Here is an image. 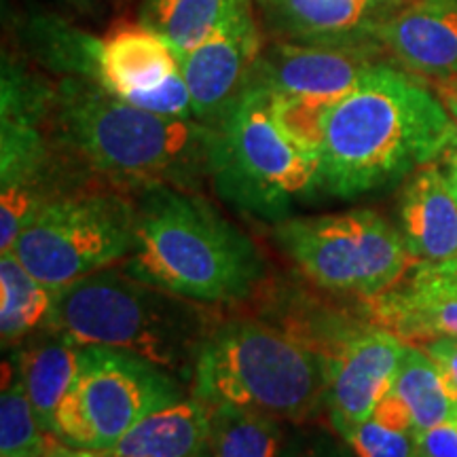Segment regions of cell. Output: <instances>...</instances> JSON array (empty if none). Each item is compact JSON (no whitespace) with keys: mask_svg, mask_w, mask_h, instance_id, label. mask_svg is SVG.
Returning a JSON list of instances; mask_svg holds the SVG:
<instances>
[{"mask_svg":"<svg viewBox=\"0 0 457 457\" xmlns=\"http://www.w3.org/2000/svg\"><path fill=\"white\" fill-rule=\"evenodd\" d=\"M45 128L57 159L81 185L197 191L210 179L212 125L148 112L89 79L54 81Z\"/></svg>","mask_w":457,"mask_h":457,"instance_id":"cell-1","label":"cell"},{"mask_svg":"<svg viewBox=\"0 0 457 457\" xmlns=\"http://www.w3.org/2000/svg\"><path fill=\"white\" fill-rule=\"evenodd\" d=\"M457 142V125L432 85L386 62L330 108L318 155L328 195L353 199L407 179Z\"/></svg>","mask_w":457,"mask_h":457,"instance_id":"cell-2","label":"cell"},{"mask_svg":"<svg viewBox=\"0 0 457 457\" xmlns=\"http://www.w3.org/2000/svg\"><path fill=\"white\" fill-rule=\"evenodd\" d=\"M131 195L136 242L125 271L202 305H231L254 293L265 276L259 248L208 199L176 187Z\"/></svg>","mask_w":457,"mask_h":457,"instance_id":"cell-3","label":"cell"},{"mask_svg":"<svg viewBox=\"0 0 457 457\" xmlns=\"http://www.w3.org/2000/svg\"><path fill=\"white\" fill-rule=\"evenodd\" d=\"M214 327L208 305L112 265L57 290L47 330L81 347L138 353L171 375L191 379L197 353Z\"/></svg>","mask_w":457,"mask_h":457,"instance_id":"cell-4","label":"cell"},{"mask_svg":"<svg viewBox=\"0 0 457 457\" xmlns=\"http://www.w3.org/2000/svg\"><path fill=\"white\" fill-rule=\"evenodd\" d=\"M327 360L299 335L256 320H231L204 341L191 396L210 409L233 407L303 421L327 396Z\"/></svg>","mask_w":457,"mask_h":457,"instance_id":"cell-5","label":"cell"},{"mask_svg":"<svg viewBox=\"0 0 457 457\" xmlns=\"http://www.w3.org/2000/svg\"><path fill=\"white\" fill-rule=\"evenodd\" d=\"M212 128L210 180L242 212L279 222L296 199L320 188L318 162L282 129L262 85L250 83Z\"/></svg>","mask_w":457,"mask_h":457,"instance_id":"cell-6","label":"cell"},{"mask_svg":"<svg viewBox=\"0 0 457 457\" xmlns=\"http://www.w3.org/2000/svg\"><path fill=\"white\" fill-rule=\"evenodd\" d=\"M134 242V195L108 187H85L45 204L11 253L34 278L60 290L117 262L121 265Z\"/></svg>","mask_w":457,"mask_h":457,"instance_id":"cell-7","label":"cell"},{"mask_svg":"<svg viewBox=\"0 0 457 457\" xmlns=\"http://www.w3.org/2000/svg\"><path fill=\"white\" fill-rule=\"evenodd\" d=\"M273 236L320 288L362 299L390 290L417 262L403 233L373 210L284 219Z\"/></svg>","mask_w":457,"mask_h":457,"instance_id":"cell-8","label":"cell"},{"mask_svg":"<svg viewBox=\"0 0 457 457\" xmlns=\"http://www.w3.org/2000/svg\"><path fill=\"white\" fill-rule=\"evenodd\" d=\"M180 398L185 390L176 375L138 353L83 347L77 379L55 411L54 436L106 453L146 415Z\"/></svg>","mask_w":457,"mask_h":457,"instance_id":"cell-9","label":"cell"},{"mask_svg":"<svg viewBox=\"0 0 457 457\" xmlns=\"http://www.w3.org/2000/svg\"><path fill=\"white\" fill-rule=\"evenodd\" d=\"M262 47V28L253 3L199 47L179 54L180 72L193 102V119L205 125L220 121L253 83Z\"/></svg>","mask_w":457,"mask_h":457,"instance_id":"cell-10","label":"cell"},{"mask_svg":"<svg viewBox=\"0 0 457 457\" xmlns=\"http://www.w3.org/2000/svg\"><path fill=\"white\" fill-rule=\"evenodd\" d=\"M386 55L375 41L312 45L273 41L262 47L253 83L278 96L339 102Z\"/></svg>","mask_w":457,"mask_h":457,"instance_id":"cell-11","label":"cell"},{"mask_svg":"<svg viewBox=\"0 0 457 457\" xmlns=\"http://www.w3.org/2000/svg\"><path fill=\"white\" fill-rule=\"evenodd\" d=\"M404 345L390 330L370 324L335 347L327 360V403L337 432L373 417L377 403L392 392Z\"/></svg>","mask_w":457,"mask_h":457,"instance_id":"cell-12","label":"cell"},{"mask_svg":"<svg viewBox=\"0 0 457 457\" xmlns=\"http://www.w3.org/2000/svg\"><path fill=\"white\" fill-rule=\"evenodd\" d=\"M370 37L403 71L426 81L457 74V0H415L375 20Z\"/></svg>","mask_w":457,"mask_h":457,"instance_id":"cell-13","label":"cell"},{"mask_svg":"<svg viewBox=\"0 0 457 457\" xmlns=\"http://www.w3.org/2000/svg\"><path fill=\"white\" fill-rule=\"evenodd\" d=\"M180 72L179 51L146 21H121L100 38L96 83L131 102Z\"/></svg>","mask_w":457,"mask_h":457,"instance_id":"cell-14","label":"cell"},{"mask_svg":"<svg viewBox=\"0 0 457 457\" xmlns=\"http://www.w3.org/2000/svg\"><path fill=\"white\" fill-rule=\"evenodd\" d=\"M261 28L278 41L345 45L370 37L373 0H253Z\"/></svg>","mask_w":457,"mask_h":457,"instance_id":"cell-15","label":"cell"},{"mask_svg":"<svg viewBox=\"0 0 457 457\" xmlns=\"http://www.w3.org/2000/svg\"><path fill=\"white\" fill-rule=\"evenodd\" d=\"M369 322L420 345L436 337H457V293L421 276L415 267L386 293L364 299Z\"/></svg>","mask_w":457,"mask_h":457,"instance_id":"cell-16","label":"cell"},{"mask_svg":"<svg viewBox=\"0 0 457 457\" xmlns=\"http://www.w3.org/2000/svg\"><path fill=\"white\" fill-rule=\"evenodd\" d=\"M400 233L417 262L457 256V202L441 165H424L409 176L400 195Z\"/></svg>","mask_w":457,"mask_h":457,"instance_id":"cell-17","label":"cell"},{"mask_svg":"<svg viewBox=\"0 0 457 457\" xmlns=\"http://www.w3.org/2000/svg\"><path fill=\"white\" fill-rule=\"evenodd\" d=\"M212 409L185 396L146 415L106 453L117 457H210Z\"/></svg>","mask_w":457,"mask_h":457,"instance_id":"cell-18","label":"cell"},{"mask_svg":"<svg viewBox=\"0 0 457 457\" xmlns=\"http://www.w3.org/2000/svg\"><path fill=\"white\" fill-rule=\"evenodd\" d=\"M81 353V345L62 335L49 333L47 339L34 341L15 356L13 367L24 384L26 396L41 426L51 436H54L55 411L79 375Z\"/></svg>","mask_w":457,"mask_h":457,"instance_id":"cell-19","label":"cell"},{"mask_svg":"<svg viewBox=\"0 0 457 457\" xmlns=\"http://www.w3.org/2000/svg\"><path fill=\"white\" fill-rule=\"evenodd\" d=\"M24 49L47 71L60 77L96 81V55L100 38L71 21L49 13H30L20 26Z\"/></svg>","mask_w":457,"mask_h":457,"instance_id":"cell-20","label":"cell"},{"mask_svg":"<svg viewBox=\"0 0 457 457\" xmlns=\"http://www.w3.org/2000/svg\"><path fill=\"white\" fill-rule=\"evenodd\" d=\"M55 293L34 278L13 253L0 254V337L4 347L47 330Z\"/></svg>","mask_w":457,"mask_h":457,"instance_id":"cell-21","label":"cell"},{"mask_svg":"<svg viewBox=\"0 0 457 457\" xmlns=\"http://www.w3.org/2000/svg\"><path fill=\"white\" fill-rule=\"evenodd\" d=\"M392 392L409 407L415 432L457 420V398L449 390L441 369L413 343L404 345Z\"/></svg>","mask_w":457,"mask_h":457,"instance_id":"cell-22","label":"cell"},{"mask_svg":"<svg viewBox=\"0 0 457 457\" xmlns=\"http://www.w3.org/2000/svg\"><path fill=\"white\" fill-rule=\"evenodd\" d=\"M248 7L253 0H146L145 21L182 54L208 41Z\"/></svg>","mask_w":457,"mask_h":457,"instance_id":"cell-23","label":"cell"},{"mask_svg":"<svg viewBox=\"0 0 457 457\" xmlns=\"http://www.w3.org/2000/svg\"><path fill=\"white\" fill-rule=\"evenodd\" d=\"M278 421L245 409H212L210 457H276L282 436Z\"/></svg>","mask_w":457,"mask_h":457,"instance_id":"cell-24","label":"cell"},{"mask_svg":"<svg viewBox=\"0 0 457 457\" xmlns=\"http://www.w3.org/2000/svg\"><path fill=\"white\" fill-rule=\"evenodd\" d=\"M7 369L9 381L0 396V457H43L54 436L38 421L13 364Z\"/></svg>","mask_w":457,"mask_h":457,"instance_id":"cell-25","label":"cell"},{"mask_svg":"<svg viewBox=\"0 0 457 457\" xmlns=\"http://www.w3.org/2000/svg\"><path fill=\"white\" fill-rule=\"evenodd\" d=\"M335 104L337 102L333 100L273 94V112H276L278 123L290 136V140H295L303 151L310 153L316 162L320 146H322L328 112Z\"/></svg>","mask_w":457,"mask_h":457,"instance_id":"cell-26","label":"cell"},{"mask_svg":"<svg viewBox=\"0 0 457 457\" xmlns=\"http://www.w3.org/2000/svg\"><path fill=\"white\" fill-rule=\"evenodd\" d=\"M356 457H420L415 432L381 426L373 417L341 434Z\"/></svg>","mask_w":457,"mask_h":457,"instance_id":"cell-27","label":"cell"},{"mask_svg":"<svg viewBox=\"0 0 457 457\" xmlns=\"http://www.w3.org/2000/svg\"><path fill=\"white\" fill-rule=\"evenodd\" d=\"M420 457H457V426L455 421L415 432Z\"/></svg>","mask_w":457,"mask_h":457,"instance_id":"cell-28","label":"cell"},{"mask_svg":"<svg viewBox=\"0 0 457 457\" xmlns=\"http://www.w3.org/2000/svg\"><path fill=\"white\" fill-rule=\"evenodd\" d=\"M420 347L436 362L449 390L457 398V337H436L420 343Z\"/></svg>","mask_w":457,"mask_h":457,"instance_id":"cell-29","label":"cell"},{"mask_svg":"<svg viewBox=\"0 0 457 457\" xmlns=\"http://www.w3.org/2000/svg\"><path fill=\"white\" fill-rule=\"evenodd\" d=\"M373 420L379 421L381 426L392 428V430L415 432L413 417H411L409 407L403 403V398L394 392H387L386 396L377 403V407L373 411Z\"/></svg>","mask_w":457,"mask_h":457,"instance_id":"cell-30","label":"cell"},{"mask_svg":"<svg viewBox=\"0 0 457 457\" xmlns=\"http://www.w3.org/2000/svg\"><path fill=\"white\" fill-rule=\"evenodd\" d=\"M413 267L424 278L457 293V256L445 262H415Z\"/></svg>","mask_w":457,"mask_h":457,"instance_id":"cell-31","label":"cell"},{"mask_svg":"<svg viewBox=\"0 0 457 457\" xmlns=\"http://www.w3.org/2000/svg\"><path fill=\"white\" fill-rule=\"evenodd\" d=\"M432 85L434 94L438 96V100L443 102V106L447 108V112L451 114L457 125V74H451V77L445 79H434V81H428Z\"/></svg>","mask_w":457,"mask_h":457,"instance_id":"cell-32","label":"cell"},{"mask_svg":"<svg viewBox=\"0 0 457 457\" xmlns=\"http://www.w3.org/2000/svg\"><path fill=\"white\" fill-rule=\"evenodd\" d=\"M43 457H106L104 451H91V449H79L72 445H66L57 441L54 436L49 443V449L45 451Z\"/></svg>","mask_w":457,"mask_h":457,"instance_id":"cell-33","label":"cell"},{"mask_svg":"<svg viewBox=\"0 0 457 457\" xmlns=\"http://www.w3.org/2000/svg\"><path fill=\"white\" fill-rule=\"evenodd\" d=\"M55 3H60L62 7L74 11V13L91 15L104 9L111 0H55Z\"/></svg>","mask_w":457,"mask_h":457,"instance_id":"cell-34","label":"cell"},{"mask_svg":"<svg viewBox=\"0 0 457 457\" xmlns=\"http://www.w3.org/2000/svg\"><path fill=\"white\" fill-rule=\"evenodd\" d=\"M441 159H443L441 168L445 171V176H447L451 193H453V197H455V202H457V142L449 148L447 153H445Z\"/></svg>","mask_w":457,"mask_h":457,"instance_id":"cell-35","label":"cell"},{"mask_svg":"<svg viewBox=\"0 0 457 457\" xmlns=\"http://www.w3.org/2000/svg\"><path fill=\"white\" fill-rule=\"evenodd\" d=\"M411 3H415V0H373V15H375V20H381V17H387V15L396 13V11L404 9Z\"/></svg>","mask_w":457,"mask_h":457,"instance_id":"cell-36","label":"cell"},{"mask_svg":"<svg viewBox=\"0 0 457 457\" xmlns=\"http://www.w3.org/2000/svg\"><path fill=\"white\" fill-rule=\"evenodd\" d=\"M106 457H117V455H111V453H106Z\"/></svg>","mask_w":457,"mask_h":457,"instance_id":"cell-37","label":"cell"},{"mask_svg":"<svg viewBox=\"0 0 457 457\" xmlns=\"http://www.w3.org/2000/svg\"><path fill=\"white\" fill-rule=\"evenodd\" d=\"M455 426H457V420H455Z\"/></svg>","mask_w":457,"mask_h":457,"instance_id":"cell-38","label":"cell"}]
</instances>
